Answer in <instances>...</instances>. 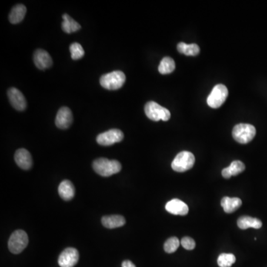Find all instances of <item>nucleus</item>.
<instances>
[{"instance_id":"obj_1","label":"nucleus","mask_w":267,"mask_h":267,"mask_svg":"<svg viewBox=\"0 0 267 267\" xmlns=\"http://www.w3.org/2000/svg\"><path fill=\"white\" fill-rule=\"evenodd\" d=\"M93 168L96 173L103 177H110L118 173L122 169V165L119 161L101 158L93 162Z\"/></svg>"},{"instance_id":"obj_2","label":"nucleus","mask_w":267,"mask_h":267,"mask_svg":"<svg viewBox=\"0 0 267 267\" xmlns=\"http://www.w3.org/2000/svg\"><path fill=\"white\" fill-rule=\"evenodd\" d=\"M256 135L255 126L250 124L240 123L234 127L232 136L234 139L241 144L251 142Z\"/></svg>"},{"instance_id":"obj_3","label":"nucleus","mask_w":267,"mask_h":267,"mask_svg":"<svg viewBox=\"0 0 267 267\" xmlns=\"http://www.w3.org/2000/svg\"><path fill=\"white\" fill-rule=\"evenodd\" d=\"M125 81V74L121 71H115L103 75L100 83L105 89L118 90L123 85Z\"/></svg>"},{"instance_id":"obj_4","label":"nucleus","mask_w":267,"mask_h":267,"mask_svg":"<svg viewBox=\"0 0 267 267\" xmlns=\"http://www.w3.org/2000/svg\"><path fill=\"white\" fill-rule=\"evenodd\" d=\"M145 114L147 118L153 121H168L171 118V113L167 108L161 106L154 101L147 103L145 105Z\"/></svg>"},{"instance_id":"obj_5","label":"nucleus","mask_w":267,"mask_h":267,"mask_svg":"<svg viewBox=\"0 0 267 267\" xmlns=\"http://www.w3.org/2000/svg\"><path fill=\"white\" fill-rule=\"evenodd\" d=\"M195 158L190 151H181L175 157L171 164V168L178 172H184L191 169L194 166Z\"/></svg>"},{"instance_id":"obj_6","label":"nucleus","mask_w":267,"mask_h":267,"mask_svg":"<svg viewBox=\"0 0 267 267\" xmlns=\"http://www.w3.org/2000/svg\"><path fill=\"white\" fill-rule=\"evenodd\" d=\"M28 244V237L25 231L17 230L13 232L8 241V249L14 254H20Z\"/></svg>"},{"instance_id":"obj_7","label":"nucleus","mask_w":267,"mask_h":267,"mask_svg":"<svg viewBox=\"0 0 267 267\" xmlns=\"http://www.w3.org/2000/svg\"><path fill=\"white\" fill-rule=\"evenodd\" d=\"M228 94V89L225 85L222 84L215 85L207 98V104L212 108H219L225 102Z\"/></svg>"},{"instance_id":"obj_8","label":"nucleus","mask_w":267,"mask_h":267,"mask_svg":"<svg viewBox=\"0 0 267 267\" xmlns=\"http://www.w3.org/2000/svg\"><path fill=\"white\" fill-rule=\"evenodd\" d=\"M123 133L122 131L114 128V129L108 130L105 132L100 134L97 137V142L100 145L108 146L117 143L121 142L123 140Z\"/></svg>"},{"instance_id":"obj_9","label":"nucleus","mask_w":267,"mask_h":267,"mask_svg":"<svg viewBox=\"0 0 267 267\" xmlns=\"http://www.w3.org/2000/svg\"><path fill=\"white\" fill-rule=\"evenodd\" d=\"M79 252L71 247L65 249L60 255L58 264L61 267H74L79 261Z\"/></svg>"},{"instance_id":"obj_10","label":"nucleus","mask_w":267,"mask_h":267,"mask_svg":"<svg viewBox=\"0 0 267 267\" xmlns=\"http://www.w3.org/2000/svg\"><path fill=\"white\" fill-rule=\"evenodd\" d=\"M8 97L11 105L17 111H22L27 107L26 100L22 93L17 88H11L8 91Z\"/></svg>"},{"instance_id":"obj_11","label":"nucleus","mask_w":267,"mask_h":267,"mask_svg":"<svg viewBox=\"0 0 267 267\" xmlns=\"http://www.w3.org/2000/svg\"><path fill=\"white\" fill-rule=\"evenodd\" d=\"M72 122L73 114L71 109L68 107L60 108L56 116V125L61 129H67L69 128Z\"/></svg>"},{"instance_id":"obj_12","label":"nucleus","mask_w":267,"mask_h":267,"mask_svg":"<svg viewBox=\"0 0 267 267\" xmlns=\"http://www.w3.org/2000/svg\"><path fill=\"white\" fill-rule=\"evenodd\" d=\"M34 62L37 68L47 69L53 64L52 58L45 50L37 49L34 54Z\"/></svg>"},{"instance_id":"obj_13","label":"nucleus","mask_w":267,"mask_h":267,"mask_svg":"<svg viewBox=\"0 0 267 267\" xmlns=\"http://www.w3.org/2000/svg\"><path fill=\"white\" fill-rule=\"evenodd\" d=\"M14 160L18 166L22 169L28 170L32 167L33 161L31 154L25 148H21L16 151Z\"/></svg>"},{"instance_id":"obj_14","label":"nucleus","mask_w":267,"mask_h":267,"mask_svg":"<svg viewBox=\"0 0 267 267\" xmlns=\"http://www.w3.org/2000/svg\"><path fill=\"white\" fill-rule=\"evenodd\" d=\"M165 209L172 215L184 216L188 213V205L179 199H173L168 201L165 205Z\"/></svg>"},{"instance_id":"obj_15","label":"nucleus","mask_w":267,"mask_h":267,"mask_svg":"<svg viewBox=\"0 0 267 267\" xmlns=\"http://www.w3.org/2000/svg\"><path fill=\"white\" fill-rule=\"evenodd\" d=\"M58 192L64 201H71L75 195V188L71 181L65 180L60 184Z\"/></svg>"},{"instance_id":"obj_16","label":"nucleus","mask_w":267,"mask_h":267,"mask_svg":"<svg viewBox=\"0 0 267 267\" xmlns=\"http://www.w3.org/2000/svg\"><path fill=\"white\" fill-rule=\"evenodd\" d=\"M242 205V201L238 198H228L224 197L221 200V205L224 208V212L226 213H232L238 210Z\"/></svg>"},{"instance_id":"obj_17","label":"nucleus","mask_w":267,"mask_h":267,"mask_svg":"<svg viewBox=\"0 0 267 267\" xmlns=\"http://www.w3.org/2000/svg\"><path fill=\"white\" fill-rule=\"evenodd\" d=\"M26 12L27 9L25 5H22V4L16 5L11 10L9 17H8L10 22L12 24H17L22 22Z\"/></svg>"},{"instance_id":"obj_18","label":"nucleus","mask_w":267,"mask_h":267,"mask_svg":"<svg viewBox=\"0 0 267 267\" xmlns=\"http://www.w3.org/2000/svg\"><path fill=\"white\" fill-rule=\"evenodd\" d=\"M103 226L108 228H115L125 225V220L121 215H109L102 218Z\"/></svg>"},{"instance_id":"obj_19","label":"nucleus","mask_w":267,"mask_h":267,"mask_svg":"<svg viewBox=\"0 0 267 267\" xmlns=\"http://www.w3.org/2000/svg\"><path fill=\"white\" fill-rule=\"evenodd\" d=\"M238 226L241 229H247L249 228L258 229L262 226V222L258 218L243 216L238 220Z\"/></svg>"},{"instance_id":"obj_20","label":"nucleus","mask_w":267,"mask_h":267,"mask_svg":"<svg viewBox=\"0 0 267 267\" xmlns=\"http://www.w3.org/2000/svg\"><path fill=\"white\" fill-rule=\"evenodd\" d=\"M62 19H63V22L62 23V29L63 30L64 32L71 34L81 29V25L73 20L68 14H63Z\"/></svg>"},{"instance_id":"obj_21","label":"nucleus","mask_w":267,"mask_h":267,"mask_svg":"<svg viewBox=\"0 0 267 267\" xmlns=\"http://www.w3.org/2000/svg\"><path fill=\"white\" fill-rule=\"evenodd\" d=\"M177 48L180 53L186 56H197L200 53L199 46L195 43L187 45L184 42H180Z\"/></svg>"},{"instance_id":"obj_22","label":"nucleus","mask_w":267,"mask_h":267,"mask_svg":"<svg viewBox=\"0 0 267 267\" xmlns=\"http://www.w3.org/2000/svg\"><path fill=\"white\" fill-rule=\"evenodd\" d=\"M175 69V62L171 57H165L161 61L158 70L161 74H168L173 72Z\"/></svg>"},{"instance_id":"obj_23","label":"nucleus","mask_w":267,"mask_h":267,"mask_svg":"<svg viewBox=\"0 0 267 267\" xmlns=\"http://www.w3.org/2000/svg\"><path fill=\"white\" fill-rule=\"evenodd\" d=\"M236 261L233 254L222 253L218 258V264L220 267H231Z\"/></svg>"},{"instance_id":"obj_24","label":"nucleus","mask_w":267,"mask_h":267,"mask_svg":"<svg viewBox=\"0 0 267 267\" xmlns=\"http://www.w3.org/2000/svg\"><path fill=\"white\" fill-rule=\"evenodd\" d=\"M181 241L176 237L168 238L164 244V250L167 253H173L178 249Z\"/></svg>"},{"instance_id":"obj_25","label":"nucleus","mask_w":267,"mask_h":267,"mask_svg":"<svg viewBox=\"0 0 267 267\" xmlns=\"http://www.w3.org/2000/svg\"><path fill=\"white\" fill-rule=\"evenodd\" d=\"M70 51H71V58L74 61L81 59L85 54V51H84L82 45L78 42L71 44L70 46Z\"/></svg>"},{"instance_id":"obj_26","label":"nucleus","mask_w":267,"mask_h":267,"mask_svg":"<svg viewBox=\"0 0 267 267\" xmlns=\"http://www.w3.org/2000/svg\"><path fill=\"white\" fill-rule=\"evenodd\" d=\"M245 168L244 163L240 161H233L228 166L232 176H236V175H239L245 170Z\"/></svg>"},{"instance_id":"obj_27","label":"nucleus","mask_w":267,"mask_h":267,"mask_svg":"<svg viewBox=\"0 0 267 267\" xmlns=\"http://www.w3.org/2000/svg\"><path fill=\"white\" fill-rule=\"evenodd\" d=\"M181 244L183 246L184 249H188V250H192L195 248V241L192 238L189 237H185L183 238L181 241Z\"/></svg>"},{"instance_id":"obj_28","label":"nucleus","mask_w":267,"mask_h":267,"mask_svg":"<svg viewBox=\"0 0 267 267\" xmlns=\"http://www.w3.org/2000/svg\"><path fill=\"white\" fill-rule=\"evenodd\" d=\"M222 175L224 178H226V179H228V178H230L231 177H232V175H231V172L230 171H229V168H228V167L224 168V169L222 170Z\"/></svg>"},{"instance_id":"obj_29","label":"nucleus","mask_w":267,"mask_h":267,"mask_svg":"<svg viewBox=\"0 0 267 267\" xmlns=\"http://www.w3.org/2000/svg\"><path fill=\"white\" fill-rule=\"evenodd\" d=\"M122 267H135V264H133V263L131 262V261H128V260H126V261H124L122 263Z\"/></svg>"}]
</instances>
